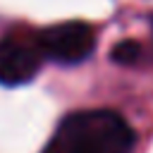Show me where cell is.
Instances as JSON below:
<instances>
[{
    "label": "cell",
    "instance_id": "cell-1",
    "mask_svg": "<svg viewBox=\"0 0 153 153\" xmlns=\"http://www.w3.org/2000/svg\"><path fill=\"white\" fill-rule=\"evenodd\" d=\"M136 131L115 110L91 108L69 112L41 153H131Z\"/></svg>",
    "mask_w": 153,
    "mask_h": 153
},
{
    "label": "cell",
    "instance_id": "cell-2",
    "mask_svg": "<svg viewBox=\"0 0 153 153\" xmlns=\"http://www.w3.org/2000/svg\"><path fill=\"white\" fill-rule=\"evenodd\" d=\"M43 57L62 62V65H76L86 60L96 48V31L86 22H65L43 29L36 36Z\"/></svg>",
    "mask_w": 153,
    "mask_h": 153
},
{
    "label": "cell",
    "instance_id": "cell-3",
    "mask_svg": "<svg viewBox=\"0 0 153 153\" xmlns=\"http://www.w3.org/2000/svg\"><path fill=\"white\" fill-rule=\"evenodd\" d=\"M41 45L26 36H7L0 41V84L5 86H22L31 81L41 65H43Z\"/></svg>",
    "mask_w": 153,
    "mask_h": 153
},
{
    "label": "cell",
    "instance_id": "cell-4",
    "mask_svg": "<svg viewBox=\"0 0 153 153\" xmlns=\"http://www.w3.org/2000/svg\"><path fill=\"white\" fill-rule=\"evenodd\" d=\"M112 60L117 65H134L139 57H141V45L136 41H122L112 48Z\"/></svg>",
    "mask_w": 153,
    "mask_h": 153
}]
</instances>
